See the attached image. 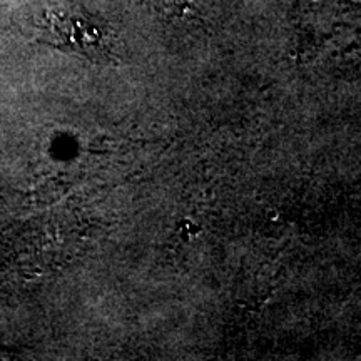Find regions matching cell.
Returning <instances> with one entry per match:
<instances>
[{"instance_id":"1","label":"cell","mask_w":361,"mask_h":361,"mask_svg":"<svg viewBox=\"0 0 361 361\" xmlns=\"http://www.w3.org/2000/svg\"><path fill=\"white\" fill-rule=\"evenodd\" d=\"M32 32L40 44L75 54L96 64H114V34L106 20L75 4L54 2L34 13Z\"/></svg>"},{"instance_id":"2","label":"cell","mask_w":361,"mask_h":361,"mask_svg":"<svg viewBox=\"0 0 361 361\" xmlns=\"http://www.w3.org/2000/svg\"><path fill=\"white\" fill-rule=\"evenodd\" d=\"M296 61L313 62L361 35V2L355 0H295L290 12Z\"/></svg>"},{"instance_id":"3","label":"cell","mask_w":361,"mask_h":361,"mask_svg":"<svg viewBox=\"0 0 361 361\" xmlns=\"http://www.w3.org/2000/svg\"><path fill=\"white\" fill-rule=\"evenodd\" d=\"M151 6L171 19H197L200 12L192 0H149Z\"/></svg>"}]
</instances>
